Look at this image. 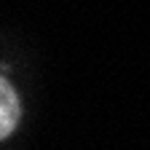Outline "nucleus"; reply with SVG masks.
I'll list each match as a JSON object with an SVG mask.
<instances>
[{"label": "nucleus", "instance_id": "1", "mask_svg": "<svg viewBox=\"0 0 150 150\" xmlns=\"http://www.w3.org/2000/svg\"><path fill=\"white\" fill-rule=\"evenodd\" d=\"M0 88H3V112H0L3 129H0V134L8 137L11 129H13V123L19 121V105H16V99H13V91H11L8 81H3V86H0Z\"/></svg>", "mask_w": 150, "mask_h": 150}]
</instances>
